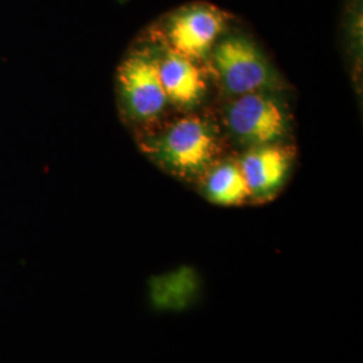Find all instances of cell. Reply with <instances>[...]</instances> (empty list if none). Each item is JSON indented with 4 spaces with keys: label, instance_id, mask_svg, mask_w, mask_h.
Returning <instances> with one entry per match:
<instances>
[{
    "label": "cell",
    "instance_id": "ba28073f",
    "mask_svg": "<svg viewBox=\"0 0 363 363\" xmlns=\"http://www.w3.org/2000/svg\"><path fill=\"white\" fill-rule=\"evenodd\" d=\"M201 195L214 205L235 208L250 205L247 182L238 152H226L208 167L195 183Z\"/></svg>",
    "mask_w": 363,
    "mask_h": 363
},
{
    "label": "cell",
    "instance_id": "277c9868",
    "mask_svg": "<svg viewBox=\"0 0 363 363\" xmlns=\"http://www.w3.org/2000/svg\"><path fill=\"white\" fill-rule=\"evenodd\" d=\"M116 84L120 112L136 135L169 117L171 108L159 77L154 43L127 54L118 66Z\"/></svg>",
    "mask_w": 363,
    "mask_h": 363
},
{
    "label": "cell",
    "instance_id": "7a4b0ae2",
    "mask_svg": "<svg viewBox=\"0 0 363 363\" xmlns=\"http://www.w3.org/2000/svg\"><path fill=\"white\" fill-rule=\"evenodd\" d=\"M205 69L225 99L253 91H284V79L259 45L242 34L222 35L208 55Z\"/></svg>",
    "mask_w": 363,
    "mask_h": 363
},
{
    "label": "cell",
    "instance_id": "52a82bcc",
    "mask_svg": "<svg viewBox=\"0 0 363 363\" xmlns=\"http://www.w3.org/2000/svg\"><path fill=\"white\" fill-rule=\"evenodd\" d=\"M154 43L157 69L169 108L178 113L201 111L208 94L210 78L205 66Z\"/></svg>",
    "mask_w": 363,
    "mask_h": 363
},
{
    "label": "cell",
    "instance_id": "6da1fadb",
    "mask_svg": "<svg viewBox=\"0 0 363 363\" xmlns=\"http://www.w3.org/2000/svg\"><path fill=\"white\" fill-rule=\"evenodd\" d=\"M140 151L171 177L196 183L228 151L220 121L201 111L169 116L136 135Z\"/></svg>",
    "mask_w": 363,
    "mask_h": 363
},
{
    "label": "cell",
    "instance_id": "3957f363",
    "mask_svg": "<svg viewBox=\"0 0 363 363\" xmlns=\"http://www.w3.org/2000/svg\"><path fill=\"white\" fill-rule=\"evenodd\" d=\"M218 121L228 143L241 151L292 142L294 117L283 91H253L228 99Z\"/></svg>",
    "mask_w": 363,
    "mask_h": 363
},
{
    "label": "cell",
    "instance_id": "5b68a950",
    "mask_svg": "<svg viewBox=\"0 0 363 363\" xmlns=\"http://www.w3.org/2000/svg\"><path fill=\"white\" fill-rule=\"evenodd\" d=\"M225 28V13L211 4L195 3L167 15L155 27L151 42L205 66Z\"/></svg>",
    "mask_w": 363,
    "mask_h": 363
},
{
    "label": "cell",
    "instance_id": "8992f818",
    "mask_svg": "<svg viewBox=\"0 0 363 363\" xmlns=\"http://www.w3.org/2000/svg\"><path fill=\"white\" fill-rule=\"evenodd\" d=\"M294 142L264 144L238 152L252 205L272 202L284 190L296 162Z\"/></svg>",
    "mask_w": 363,
    "mask_h": 363
}]
</instances>
